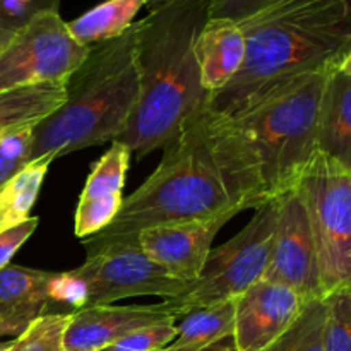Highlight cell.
I'll return each mask as SVG.
<instances>
[{"label":"cell","mask_w":351,"mask_h":351,"mask_svg":"<svg viewBox=\"0 0 351 351\" xmlns=\"http://www.w3.org/2000/svg\"><path fill=\"white\" fill-rule=\"evenodd\" d=\"M278 197L276 233L263 278L293 288L307 302L322 298L317 250L304 199L297 187Z\"/></svg>","instance_id":"10"},{"label":"cell","mask_w":351,"mask_h":351,"mask_svg":"<svg viewBox=\"0 0 351 351\" xmlns=\"http://www.w3.org/2000/svg\"><path fill=\"white\" fill-rule=\"evenodd\" d=\"M235 324V302L199 308L185 315L178 335L161 351H209L219 343L232 339Z\"/></svg>","instance_id":"19"},{"label":"cell","mask_w":351,"mask_h":351,"mask_svg":"<svg viewBox=\"0 0 351 351\" xmlns=\"http://www.w3.org/2000/svg\"><path fill=\"white\" fill-rule=\"evenodd\" d=\"M338 71L343 72V74L350 75V77H351V48H350L348 51H346V55H345V57H343V60L339 62Z\"/></svg>","instance_id":"31"},{"label":"cell","mask_w":351,"mask_h":351,"mask_svg":"<svg viewBox=\"0 0 351 351\" xmlns=\"http://www.w3.org/2000/svg\"><path fill=\"white\" fill-rule=\"evenodd\" d=\"M84 264L72 273L88 291L86 307L110 305L134 297H160L171 300L184 293L185 281L171 276L136 243L105 245L86 250Z\"/></svg>","instance_id":"9"},{"label":"cell","mask_w":351,"mask_h":351,"mask_svg":"<svg viewBox=\"0 0 351 351\" xmlns=\"http://www.w3.org/2000/svg\"><path fill=\"white\" fill-rule=\"evenodd\" d=\"M33 129H23L0 139V187L31 161Z\"/></svg>","instance_id":"26"},{"label":"cell","mask_w":351,"mask_h":351,"mask_svg":"<svg viewBox=\"0 0 351 351\" xmlns=\"http://www.w3.org/2000/svg\"><path fill=\"white\" fill-rule=\"evenodd\" d=\"M326 351H351V287L326 295Z\"/></svg>","instance_id":"24"},{"label":"cell","mask_w":351,"mask_h":351,"mask_svg":"<svg viewBox=\"0 0 351 351\" xmlns=\"http://www.w3.org/2000/svg\"><path fill=\"white\" fill-rule=\"evenodd\" d=\"M240 26L247 41L242 69L209 99L230 117L305 75L339 65L351 48V0H276Z\"/></svg>","instance_id":"2"},{"label":"cell","mask_w":351,"mask_h":351,"mask_svg":"<svg viewBox=\"0 0 351 351\" xmlns=\"http://www.w3.org/2000/svg\"><path fill=\"white\" fill-rule=\"evenodd\" d=\"M60 0H0V17L10 27H17L34 14L58 9Z\"/></svg>","instance_id":"29"},{"label":"cell","mask_w":351,"mask_h":351,"mask_svg":"<svg viewBox=\"0 0 351 351\" xmlns=\"http://www.w3.org/2000/svg\"><path fill=\"white\" fill-rule=\"evenodd\" d=\"M278 209L280 197L261 204L233 239L209 252L201 276L189 283L184 293L165 300L175 319L185 317L199 308L235 300L263 280L276 233Z\"/></svg>","instance_id":"6"},{"label":"cell","mask_w":351,"mask_h":351,"mask_svg":"<svg viewBox=\"0 0 351 351\" xmlns=\"http://www.w3.org/2000/svg\"><path fill=\"white\" fill-rule=\"evenodd\" d=\"M130 160H132V151L120 141H113L110 149L91 168L79 201H98V199L123 195L122 191Z\"/></svg>","instance_id":"21"},{"label":"cell","mask_w":351,"mask_h":351,"mask_svg":"<svg viewBox=\"0 0 351 351\" xmlns=\"http://www.w3.org/2000/svg\"><path fill=\"white\" fill-rule=\"evenodd\" d=\"M146 0H105L67 23L72 36L84 47H96L122 36L136 23Z\"/></svg>","instance_id":"18"},{"label":"cell","mask_w":351,"mask_h":351,"mask_svg":"<svg viewBox=\"0 0 351 351\" xmlns=\"http://www.w3.org/2000/svg\"><path fill=\"white\" fill-rule=\"evenodd\" d=\"M336 67L305 75L233 117L256 147L271 197L293 189L317 151L322 99Z\"/></svg>","instance_id":"5"},{"label":"cell","mask_w":351,"mask_h":351,"mask_svg":"<svg viewBox=\"0 0 351 351\" xmlns=\"http://www.w3.org/2000/svg\"><path fill=\"white\" fill-rule=\"evenodd\" d=\"M195 50L202 88L213 96L226 88L242 69L247 50L245 34L240 23L209 17Z\"/></svg>","instance_id":"15"},{"label":"cell","mask_w":351,"mask_h":351,"mask_svg":"<svg viewBox=\"0 0 351 351\" xmlns=\"http://www.w3.org/2000/svg\"><path fill=\"white\" fill-rule=\"evenodd\" d=\"M12 29H14V27H10L9 24H7L5 21H3L2 17H0V45L3 43V40H5V38L9 36V33Z\"/></svg>","instance_id":"32"},{"label":"cell","mask_w":351,"mask_h":351,"mask_svg":"<svg viewBox=\"0 0 351 351\" xmlns=\"http://www.w3.org/2000/svg\"><path fill=\"white\" fill-rule=\"evenodd\" d=\"M264 351H326V305L311 300L297 321Z\"/></svg>","instance_id":"22"},{"label":"cell","mask_w":351,"mask_h":351,"mask_svg":"<svg viewBox=\"0 0 351 351\" xmlns=\"http://www.w3.org/2000/svg\"><path fill=\"white\" fill-rule=\"evenodd\" d=\"M48 297L50 302H58V304H69L74 307V311L86 307V285L79 280L72 271L60 274H51L50 283H48Z\"/></svg>","instance_id":"27"},{"label":"cell","mask_w":351,"mask_h":351,"mask_svg":"<svg viewBox=\"0 0 351 351\" xmlns=\"http://www.w3.org/2000/svg\"><path fill=\"white\" fill-rule=\"evenodd\" d=\"M177 321L165 302L154 305H95L72 312L65 331L67 351H101L123 336L160 324Z\"/></svg>","instance_id":"13"},{"label":"cell","mask_w":351,"mask_h":351,"mask_svg":"<svg viewBox=\"0 0 351 351\" xmlns=\"http://www.w3.org/2000/svg\"><path fill=\"white\" fill-rule=\"evenodd\" d=\"M137 34L136 21L122 36L91 48L65 82V101L33 129L31 161L120 139L141 95Z\"/></svg>","instance_id":"4"},{"label":"cell","mask_w":351,"mask_h":351,"mask_svg":"<svg viewBox=\"0 0 351 351\" xmlns=\"http://www.w3.org/2000/svg\"><path fill=\"white\" fill-rule=\"evenodd\" d=\"M38 223L40 219L33 218L26 219L21 225L12 226V228L5 230V232L0 233V269L7 267L10 264V259L16 256L17 250L24 245L27 239L34 233V230L38 228Z\"/></svg>","instance_id":"30"},{"label":"cell","mask_w":351,"mask_h":351,"mask_svg":"<svg viewBox=\"0 0 351 351\" xmlns=\"http://www.w3.org/2000/svg\"><path fill=\"white\" fill-rule=\"evenodd\" d=\"M65 101V86H26L0 91V139L36 127Z\"/></svg>","instance_id":"17"},{"label":"cell","mask_w":351,"mask_h":351,"mask_svg":"<svg viewBox=\"0 0 351 351\" xmlns=\"http://www.w3.org/2000/svg\"><path fill=\"white\" fill-rule=\"evenodd\" d=\"M232 343L237 351L269 348L308 304L293 288L263 278L235 298Z\"/></svg>","instance_id":"11"},{"label":"cell","mask_w":351,"mask_h":351,"mask_svg":"<svg viewBox=\"0 0 351 351\" xmlns=\"http://www.w3.org/2000/svg\"><path fill=\"white\" fill-rule=\"evenodd\" d=\"M209 19V0H167L137 21L141 95L120 143L144 158L163 147L182 123L208 105L197 40Z\"/></svg>","instance_id":"3"},{"label":"cell","mask_w":351,"mask_h":351,"mask_svg":"<svg viewBox=\"0 0 351 351\" xmlns=\"http://www.w3.org/2000/svg\"><path fill=\"white\" fill-rule=\"evenodd\" d=\"M163 2H167V0H146V7H147V10H151V9H154V7L161 5Z\"/></svg>","instance_id":"34"},{"label":"cell","mask_w":351,"mask_h":351,"mask_svg":"<svg viewBox=\"0 0 351 351\" xmlns=\"http://www.w3.org/2000/svg\"><path fill=\"white\" fill-rule=\"evenodd\" d=\"M273 2L276 0H209V17L242 23Z\"/></svg>","instance_id":"28"},{"label":"cell","mask_w":351,"mask_h":351,"mask_svg":"<svg viewBox=\"0 0 351 351\" xmlns=\"http://www.w3.org/2000/svg\"><path fill=\"white\" fill-rule=\"evenodd\" d=\"M269 199L256 147L233 117L208 103L182 123L163 146L156 170L84 249L136 243L137 233L151 226L239 215Z\"/></svg>","instance_id":"1"},{"label":"cell","mask_w":351,"mask_h":351,"mask_svg":"<svg viewBox=\"0 0 351 351\" xmlns=\"http://www.w3.org/2000/svg\"><path fill=\"white\" fill-rule=\"evenodd\" d=\"M235 216L237 213H225L213 218L163 223L137 233L136 242L154 263L189 285L201 276L216 235Z\"/></svg>","instance_id":"12"},{"label":"cell","mask_w":351,"mask_h":351,"mask_svg":"<svg viewBox=\"0 0 351 351\" xmlns=\"http://www.w3.org/2000/svg\"><path fill=\"white\" fill-rule=\"evenodd\" d=\"M209 351H237V350L235 346H233V343L232 341L228 343V339H226V341L219 343V345H216L215 348H211Z\"/></svg>","instance_id":"33"},{"label":"cell","mask_w":351,"mask_h":351,"mask_svg":"<svg viewBox=\"0 0 351 351\" xmlns=\"http://www.w3.org/2000/svg\"><path fill=\"white\" fill-rule=\"evenodd\" d=\"M72 312L45 314L29 324V328L10 341V351H67L65 331Z\"/></svg>","instance_id":"23"},{"label":"cell","mask_w":351,"mask_h":351,"mask_svg":"<svg viewBox=\"0 0 351 351\" xmlns=\"http://www.w3.org/2000/svg\"><path fill=\"white\" fill-rule=\"evenodd\" d=\"M51 274L12 264L0 269V339H16L31 322L50 314L48 283Z\"/></svg>","instance_id":"14"},{"label":"cell","mask_w":351,"mask_h":351,"mask_svg":"<svg viewBox=\"0 0 351 351\" xmlns=\"http://www.w3.org/2000/svg\"><path fill=\"white\" fill-rule=\"evenodd\" d=\"M51 158L29 161L21 171L0 187V233L29 219V213L40 195Z\"/></svg>","instance_id":"20"},{"label":"cell","mask_w":351,"mask_h":351,"mask_svg":"<svg viewBox=\"0 0 351 351\" xmlns=\"http://www.w3.org/2000/svg\"><path fill=\"white\" fill-rule=\"evenodd\" d=\"M2 346H3V343H0V350H2Z\"/></svg>","instance_id":"35"},{"label":"cell","mask_w":351,"mask_h":351,"mask_svg":"<svg viewBox=\"0 0 351 351\" xmlns=\"http://www.w3.org/2000/svg\"><path fill=\"white\" fill-rule=\"evenodd\" d=\"M317 149L351 170V77L338 67L326 86Z\"/></svg>","instance_id":"16"},{"label":"cell","mask_w":351,"mask_h":351,"mask_svg":"<svg viewBox=\"0 0 351 351\" xmlns=\"http://www.w3.org/2000/svg\"><path fill=\"white\" fill-rule=\"evenodd\" d=\"M177 335L178 326L175 321L160 322L137 329L101 351H161L177 338Z\"/></svg>","instance_id":"25"},{"label":"cell","mask_w":351,"mask_h":351,"mask_svg":"<svg viewBox=\"0 0 351 351\" xmlns=\"http://www.w3.org/2000/svg\"><path fill=\"white\" fill-rule=\"evenodd\" d=\"M89 51L72 36L58 9L41 10L14 27L0 45V91L65 86Z\"/></svg>","instance_id":"8"},{"label":"cell","mask_w":351,"mask_h":351,"mask_svg":"<svg viewBox=\"0 0 351 351\" xmlns=\"http://www.w3.org/2000/svg\"><path fill=\"white\" fill-rule=\"evenodd\" d=\"M295 187L311 221L324 298L351 287V170L317 149Z\"/></svg>","instance_id":"7"}]
</instances>
